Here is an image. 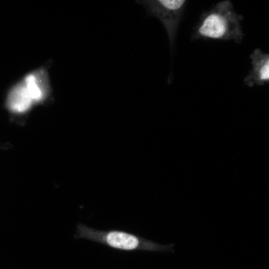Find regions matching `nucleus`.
<instances>
[{"label":"nucleus","instance_id":"obj_4","mask_svg":"<svg viewBox=\"0 0 269 269\" xmlns=\"http://www.w3.org/2000/svg\"><path fill=\"white\" fill-rule=\"evenodd\" d=\"M252 69L244 79L249 87L255 85H264L269 82V54L257 48L250 55Z\"/></svg>","mask_w":269,"mask_h":269},{"label":"nucleus","instance_id":"obj_1","mask_svg":"<svg viewBox=\"0 0 269 269\" xmlns=\"http://www.w3.org/2000/svg\"><path fill=\"white\" fill-rule=\"evenodd\" d=\"M244 17L229 0L217 3L200 16L192 34L196 39L233 40L241 43L244 37L241 21Z\"/></svg>","mask_w":269,"mask_h":269},{"label":"nucleus","instance_id":"obj_6","mask_svg":"<svg viewBox=\"0 0 269 269\" xmlns=\"http://www.w3.org/2000/svg\"><path fill=\"white\" fill-rule=\"evenodd\" d=\"M33 103L22 81L12 88L7 100L9 109L18 114L28 111Z\"/></svg>","mask_w":269,"mask_h":269},{"label":"nucleus","instance_id":"obj_5","mask_svg":"<svg viewBox=\"0 0 269 269\" xmlns=\"http://www.w3.org/2000/svg\"><path fill=\"white\" fill-rule=\"evenodd\" d=\"M34 103L41 102L49 93V84L45 70L39 69L27 74L22 80Z\"/></svg>","mask_w":269,"mask_h":269},{"label":"nucleus","instance_id":"obj_3","mask_svg":"<svg viewBox=\"0 0 269 269\" xmlns=\"http://www.w3.org/2000/svg\"><path fill=\"white\" fill-rule=\"evenodd\" d=\"M135 1L145 7L148 15L157 18L162 23L168 37L170 51L172 52L178 28L187 1L185 0H141Z\"/></svg>","mask_w":269,"mask_h":269},{"label":"nucleus","instance_id":"obj_2","mask_svg":"<svg viewBox=\"0 0 269 269\" xmlns=\"http://www.w3.org/2000/svg\"><path fill=\"white\" fill-rule=\"evenodd\" d=\"M75 238L88 239L126 251H171L174 246V244L162 245L124 231L96 230L80 223L77 226Z\"/></svg>","mask_w":269,"mask_h":269}]
</instances>
